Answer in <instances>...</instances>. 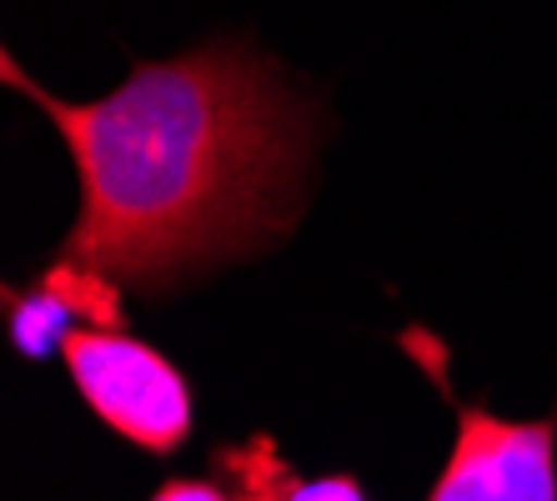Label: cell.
Masks as SVG:
<instances>
[{"label": "cell", "mask_w": 557, "mask_h": 501, "mask_svg": "<svg viewBox=\"0 0 557 501\" xmlns=\"http://www.w3.org/2000/svg\"><path fill=\"white\" fill-rule=\"evenodd\" d=\"M453 412L457 441L428 501H557V412L512 422L482 401H453Z\"/></svg>", "instance_id": "3957f363"}, {"label": "cell", "mask_w": 557, "mask_h": 501, "mask_svg": "<svg viewBox=\"0 0 557 501\" xmlns=\"http://www.w3.org/2000/svg\"><path fill=\"white\" fill-rule=\"evenodd\" d=\"M76 322L121 326V286L55 256V266L26 291H5V326L21 356H51Z\"/></svg>", "instance_id": "277c9868"}, {"label": "cell", "mask_w": 557, "mask_h": 501, "mask_svg": "<svg viewBox=\"0 0 557 501\" xmlns=\"http://www.w3.org/2000/svg\"><path fill=\"white\" fill-rule=\"evenodd\" d=\"M146 501H242L216 476H166Z\"/></svg>", "instance_id": "52a82bcc"}, {"label": "cell", "mask_w": 557, "mask_h": 501, "mask_svg": "<svg viewBox=\"0 0 557 501\" xmlns=\"http://www.w3.org/2000/svg\"><path fill=\"white\" fill-rule=\"evenodd\" d=\"M61 361L91 416L121 441L151 451V456H176L191 441V381L151 341L131 336L126 326L86 322L61 341Z\"/></svg>", "instance_id": "7a4b0ae2"}, {"label": "cell", "mask_w": 557, "mask_h": 501, "mask_svg": "<svg viewBox=\"0 0 557 501\" xmlns=\"http://www.w3.org/2000/svg\"><path fill=\"white\" fill-rule=\"evenodd\" d=\"M276 501H367L362 481L351 472H326V476H297V466L286 472L282 491H276Z\"/></svg>", "instance_id": "8992f818"}, {"label": "cell", "mask_w": 557, "mask_h": 501, "mask_svg": "<svg viewBox=\"0 0 557 501\" xmlns=\"http://www.w3.org/2000/svg\"><path fill=\"white\" fill-rule=\"evenodd\" d=\"M211 472H221V481L242 501H276L292 462L276 451L272 437H247V441H236V447L211 451Z\"/></svg>", "instance_id": "5b68a950"}, {"label": "cell", "mask_w": 557, "mask_h": 501, "mask_svg": "<svg viewBox=\"0 0 557 501\" xmlns=\"http://www.w3.org/2000/svg\"><path fill=\"white\" fill-rule=\"evenodd\" d=\"M5 86L51 116L76 166L61 261L106 281L171 291L276 246L307 206L322 116L247 36L131 65L101 101H61L15 55Z\"/></svg>", "instance_id": "6da1fadb"}]
</instances>
